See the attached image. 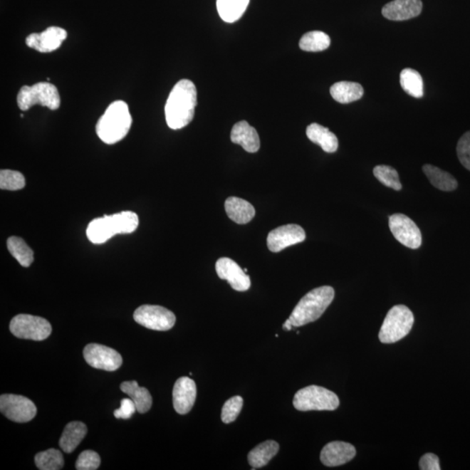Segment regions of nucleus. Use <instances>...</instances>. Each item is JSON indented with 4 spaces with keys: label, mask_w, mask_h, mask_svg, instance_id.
<instances>
[{
    "label": "nucleus",
    "mask_w": 470,
    "mask_h": 470,
    "mask_svg": "<svg viewBox=\"0 0 470 470\" xmlns=\"http://www.w3.org/2000/svg\"><path fill=\"white\" fill-rule=\"evenodd\" d=\"M116 234H119V230L113 214L93 219L86 229L89 241L94 244H103Z\"/></svg>",
    "instance_id": "18"
},
{
    "label": "nucleus",
    "mask_w": 470,
    "mask_h": 470,
    "mask_svg": "<svg viewBox=\"0 0 470 470\" xmlns=\"http://www.w3.org/2000/svg\"><path fill=\"white\" fill-rule=\"evenodd\" d=\"M227 216L237 224H246L256 215V209L252 204L238 197H229L225 202Z\"/></svg>",
    "instance_id": "20"
},
{
    "label": "nucleus",
    "mask_w": 470,
    "mask_h": 470,
    "mask_svg": "<svg viewBox=\"0 0 470 470\" xmlns=\"http://www.w3.org/2000/svg\"><path fill=\"white\" fill-rule=\"evenodd\" d=\"M243 407V399L241 397H234L227 400L221 411V420L226 424L236 420Z\"/></svg>",
    "instance_id": "35"
},
{
    "label": "nucleus",
    "mask_w": 470,
    "mask_h": 470,
    "mask_svg": "<svg viewBox=\"0 0 470 470\" xmlns=\"http://www.w3.org/2000/svg\"><path fill=\"white\" fill-rule=\"evenodd\" d=\"M197 387L194 380L183 376L175 382L172 390V403L174 407L179 414L189 413L194 405Z\"/></svg>",
    "instance_id": "15"
},
{
    "label": "nucleus",
    "mask_w": 470,
    "mask_h": 470,
    "mask_svg": "<svg viewBox=\"0 0 470 470\" xmlns=\"http://www.w3.org/2000/svg\"><path fill=\"white\" fill-rule=\"evenodd\" d=\"M7 249L24 268H28L33 262V251L23 239L11 236L7 240Z\"/></svg>",
    "instance_id": "28"
},
{
    "label": "nucleus",
    "mask_w": 470,
    "mask_h": 470,
    "mask_svg": "<svg viewBox=\"0 0 470 470\" xmlns=\"http://www.w3.org/2000/svg\"><path fill=\"white\" fill-rule=\"evenodd\" d=\"M35 464L41 470H60L64 467V457L60 450L50 449L38 453Z\"/></svg>",
    "instance_id": "31"
},
{
    "label": "nucleus",
    "mask_w": 470,
    "mask_h": 470,
    "mask_svg": "<svg viewBox=\"0 0 470 470\" xmlns=\"http://www.w3.org/2000/svg\"><path fill=\"white\" fill-rule=\"evenodd\" d=\"M83 355L85 362L97 370L115 371L123 362L119 352L101 344H88L84 348Z\"/></svg>",
    "instance_id": "11"
},
{
    "label": "nucleus",
    "mask_w": 470,
    "mask_h": 470,
    "mask_svg": "<svg viewBox=\"0 0 470 470\" xmlns=\"http://www.w3.org/2000/svg\"><path fill=\"white\" fill-rule=\"evenodd\" d=\"M26 186V179L21 172L13 170L0 172V188L2 190L18 191Z\"/></svg>",
    "instance_id": "33"
},
{
    "label": "nucleus",
    "mask_w": 470,
    "mask_h": 470,
    "mask_svg": "<svg viewBox=\"0 0 470 470\" xmlns=\"http://www.w3.org/2000/svg\"><path fill=\"white\" fill-rule=\"evenodd\" d=\"M280 446L276 441H266L258 444L249 453V464L253 469L264 467L276 456L279 451Z\"/></svg>",
    "instance_id": "24"
},
{
    "label": "nucleus",
    "mask_w": 470,
    "mask_h": 470,
    "mask_svg": "<svg viewBox=\"0 0 470 470\" xmlns=\"http://www.w3.org/2000/svg\"><path fill=\"white\" fill-rule=\"evenodd\" d=\"M456 152L462 166L470 171V131L464 133L458 141Z\"/></svg>",
    "instance_id": "37"
},
{
    "label": "nucleus",
    "mask_w": 470,
    "mask_h": 470,
    "mask_svg": "<svg viewBox=\"0 0 470 470\" xmlns=\"http://www.w3.org/2000/svg\"><path fill=\"white\" fill-rule=\"evenodd\" d=\"M306 233L303 227L296 224L284 225L273 229L268 235V248L273 253L281 252L288 246L305 241Z\"/></svg>",
    "instance_id": "12"
},
{
    "label": "nucleus",
    "mask_w": 470,
    "mask_h": 470,
    "mask_svg": "<svg viewBox=\"0 0 470 470\" xmlns=\"http://www.w3.org/2000/svg\"><path fill=\"white\" fill-rule=\"evenodd\" d=\"M120 390L135 403L137 411L139 413L145 414L150 410L152 399L150 392L146 387H141L138 382L132 381L121 383Z\"/></svg>",
    "instance_id": "23"
},
{
    "label": "nucleus",
    "mask_w": 470,
    "mask_h": 470,
    "mask_svg": "<svg viewBox=\"0 0 470 470\" xmlns=\"http://www.w3.org/2000/svg\"><path fill=\"white\" fill-rule=\"evenodd\" d=\"M88 434V428L81 422H72L66 426L60 439L61 448L65 453L70 454L75 450L77 446Z\"/></svg>",
    "instance_id": "22"
},
{
    "label": "nucleus",
    "mask_w": 470,
    "mask_h": 470,
    "mask_svg": "<svg viewBox=\"0 0 470 470\" xmlns=\"http://www.w3.org/2000/svg\"><path fill=\"white\" fill-rule=\"evenodd\" d=\"M215 269L219 279L227 281L231 287L236 291L244 292L250 288L249 276L232 258H219Z\"/></svg>",
    "instance_id": "13"
},
{
    "label": "nucleus",
    "mask_w": 470,
    "mask_h": 470,
    "mask_svg": "<svg viewBox=\"0 0 470 470\" xmlns=\"http://www.w3.org/2000/svg\"><path fill=\"white\" fill-rule=\"evenodd\" d=\"M52 325L42 317L19 315L10 323V331L19 339L43 340L52 333Z\"/></svg>",
    "instance_id": "7"
},
{
    "label": "nucleus",
    "mask_w": 470,
    "mask_h": 470,
    "mask_svg": "<svg viewBox=\"0 0 470 470\" xmlns=\"http://www.w3.org/2000/svg\"><path fill=\"white\" fill-rule=\"evenodd\" d=\"M354 446L344 442H329L320 453V461L327 467H337L350 461L355 456Z\"/></svg>",
    "instance_id": "16"
},
{
    "label": "nucleus",
    "mask_w": 470,
    "mask_h": 470,
    "mask_svg": "<svg viewBox=\"0 0 470 470\" xmlns=\"http://www.w3.org/2000/svg\"><path fill=\"white\" fill-rule=\"evenodd\" d=\"M293 403L299 411H333L340 405L339 398L334 392L315 385L298 391Z\"/></svg>",
    "instance_id": "6"
},
{
    "label": "nucleus",
    "mask_w": 470,
    "mask_h": 470,
    "mask_svg": "<svg viewBox=\"0 0 470 470\" xmlns=\"http://www.w3.org/2000/svg\"><path fill=\"white\" fill-rule=\"evenodd\" d=\"M306 133H307L308 138L313 143L319 145L324 152L332 154L338 149V139L335 133L329 131L328 128L324 127L323 125L317 123L309 125Z\"/></svg>",
    "instance_id": "21"
},
{
    "label": "nucleus",
    "mask_w": 470,
    "mask_h": 470,
    "mask_svg": "<svg viewBox=\"0 0 470 470\" xmlns=\"http://www.w3.org/2000/svg\"><path fill=\"white\" fill-rule=\"evenodd\" d=\"M422 10L421 0H394L384 6L382 14L390 21H402L417 17Z\"/></svg>",
    "instance_id": "17"
},
{
    "label": "nucleus",
    "mask_w": 470,
    "mask_h": 470,
    "mask_svg": "<svg viewBox=\"0 0 470 470\" xmlns=\"http://www.w3.org/2000/svg\"><path fill=\"white\" fill-rule=\"evenodd\" d=\"M231 140L234 144L240 145L245 151L254 154L261 147L260 137L256 128L251 127L246 121H240L234 125L231 132Z\"/></svg>",
    "instance_id": "19"
},
{
    "label": "nucleus",
    "mask_w": 470,
    "mask_h": 470,
    "mask_svg": "<svg viewBox=\"0 0 470 470\" xmlns=\"http://www.w3.org/2000/svg\"><path fill=\"white\" fill-rule=\"evenodd\" d=\"M400 82L403 90L414 98L423 96V80L421 74L414 69L406 68L400 75Z\"/></svg>",
    "instance_id": "30"
},
{
    "label": "nucleus",
    "mask_w": 470,
    "mask_h": 470,
    "mask_svg": "<svg viewBox=\"0 0 470 470\" xmlns=\"http://www.w3.org/2000/svg\"><path fill=\"white\" fill-rule=\"evenodd\" d=\"M0 411L9 420L28 422L37 414V407L30 399L22 395L6 394L0 397Z\"/></svg>",
    "instance_id": "9"
},
{
    "label": "nucleus",
    "mask_w": 470,
    "mask_h": 470,
    "mask_svg": "<svg viewBox=\"0 0 470 470\" xmlns=\"http://www.w3.org/2000/svg\"><path fill=\"white\" fill-rule=\"evenodd\" d=\"M133 318L145 328L157 331H167L174 326V313L162 306L142 305L136 309Z\"/></svg>",
    "instance_id": "8"
},
{
    "label": "nucleus",
    "mask_w": 470,
    "mask_h": 470,
    "mask_svg": "<svg viewBox=\"0 0 470 470\" xmlns=\"http://www.w3.org/2000/svg\"><path fill=\"white\" fill-rule=\"evenodd\" d=\"M389 226L394 237L402 245L411 249L420 248L422 233L410 218L402 214H395L390 217Z\"/></svg>",
    "instance_id": "10"
},
{
    "label": "nucleus",
    "mask_w": 470,
    "mask_h": 470,
    "mask_svg": "<svg viewBox=\"0 0 470 470\" xmlns=\"http://www.w3.org/2000/svg\"><path fill=\"white\" fill-rule=\"evenodd\" d=\"M422 170L428 177L429 182L437 189L445 192L456 189L458 187L456 179L449 172L429 164H424Z\"/></svg>",
    "instance_id": "26"
},
{
    "label": "nucleus",
    "mask_w": 470,
    "mask_h": 470,
    "mask_svg": "<svg viewBox=\"0 0 470 470\" xmlns=\"http://www.w3.org/2000/svg\"><path fill=\"white\" fill-rule=\"evenodd\" d=\"M333 99L342 104L351 103L363 96L362 85L355 82L340 81L333 85L330 88Z\"/></svg>",
    "instance_id": "25"
},
{
    "label": "nucleus",
    "mask_w": 470,
    "mask_h": 470,
    "mask_svg": "<svg viewBox=\"0 0 470 470\" xmlns=\"http://www.w3.org/2000/svg\"><path fill=\"white\" fill-rule=\"evenodd\" d=\"M132 119L128 105L122 100L113 102L100 118L96 132L105 144L119 142L130 131Z\"/></svg>",
    "instance_id": "2"
},
{
    "label": "nucleus",
    "mask_w": 470,
    "mask_h": 470,
    "mask_svg": "<svg viewBox=\"0 0 470 470\" xmlns=\"http://www.w3.org/2000/svg\"><path fill=\"white\" fill-rule=\"evenodd\" d=\"M120 234H132L139 226L138 215L131 211H123L113 214Z\"/></svg>",
    "instance_id": "34"
},
{
    "label": "nucleus",
    "mask_w": 470,
    "mask_h": 470,
    "mask_svg": "<svg viewBox=\"0 0 470 470\" xmlns=\"http://www.w3.org/2000/svg\"><path fill=\"white\" fill-rule=\"evenodd\" d=\"M374 175L384 186L392 188L395 191L402 189V183L400 182L399 174L395 168L385 164H380L374 168Z\"/></svg>",
    "instance_id": "32"
},
{
    "label": "nucleus",
    "mask_w": 470,
    "mask_h": 470,
    "mask_svg": "<svg viewBox=\"0 0 470 470\" xmlns=\"http://www.w3.org/2000/svg\"><path fill=\"white\" fill-rule=\"evenodd\" d=\"M293 326L291 323V320H289V318L285 321V323L283 324V329L286 331H290L292 330Z\"/></svg>",
    "instance_id": "40"
},
{
    "label": "nucleus",
    "mask_w": 470,
    "mask_h": 470,
    "mask_svg": "<svg viewBox=\"0 0 470 470\" xmlns=\"http://www.w3.org/2000/svg\"><path fill=\"white\" fill-rule=\"evenodd\" d=\"M250 0H217L219 17L227 23L239 21L244 14Z\"/></svg>",
    "instance_id": "27"
},
{
    "label": "nucleus",
    "mask_w": 470,
    "mask_h": 470,
    "mask_svg": "<svg viewBox=\"0 0 470 470\" xmlns=\"http://www.w3.org/2000/svg\"><path fill=\"white\" fill-rule=\"evenodd\" d=\"M420 469L422 470H440V462L439 458L432 453L424 454L419 462Z\"/></svg>",
    "instance_id": "39"
},
{
    "label": "nucleus",
    "mask_w": 470,
    "mask_h": 470,
    "mask_svg": "<svg viewBox=\"0 0 470 470\" xmlns=\"http://www.w3.org/2000/svg\"><path fill=\"white\" fill-rule=\"evenodd\" d=\"M100 457L98 453L93 450H85L78 456L76 461L78 470H95L100 467Z\"/></svg>",
    "instance_id": "36"
},
{
    "label": "nucleus",
    "mask_w": 470,
    "mask_h": 470,
    "mask_svg": "<svg viewBox=\"0 0 470 470\" xmlns=\"http://www.w3.org/2000/svg\"><path fill=\"white\" fill-rule=\"evenodd\" d=\"M414 315L404 305H397L387 313L379 339L381 343L390 344L399 342L409 335L414 325Z\"/></svg>",
    "instance_id": "4"
},
{
    "label": "nucleus",
    "mask_w": 470,
    "mask_h": 470,
    "mask_svg": "<svg viewBox=\"0 0 470 470\" xmlns=\"http://www.w3.org/2000/svg\"><path fill=\"white\" fill-rule=\"evenodd\" d=\"M197 105V90L189 80H182L172 88L164 107L168 127L178 130L194 119Z\"/></svg>",
    "instance_id": "1"
},
{
    "label": "nucleus",
    "mask_w": 470,
    "mask_h": 470,
    "mask_svg": "<svg viewBox=\"0 0 470 470\" xmlns=\"http://www.w3.org/2000/svg\"><path fill=\"white\" fill-rule=\"evenodd\" d=\"M335 298V290L329 286L313 289L301 298L289 320L293 328L304 326L320 318Z\"/></svg>",
    "instance_id": "3"
},
{
    "label": "nucleus",
    "mask_w": 470,
    "mask_h": 470,
    "mask_svg": "<svg viewBox=\"0 0 470 470\" xmlns=\"http://www.w3.org/2000/svg\"><path fill=\"white\" fill-rule=\"evenodd\" d=\"M137 411L135 403L131 398H125L121 400L120 407L113 412L117 419L131 418L132 415Z\"/></svg>",
    "instance_id": "38"
},
{
    "label": "nucleus",
    "mask_w": 470,
    "mask_h": 470,
    "mask_svg": "<svg viewBox=\"0 0 470 470\" xmlns=\"http://www.w3.org/2000/svg\"><path fill=\"white\" fill-rule=\"evenodd\" d=\"M17 102L22 111H27L35 105L57 110L61 107V96L56 86L48 82H39L31 86H22L18 93Z\"/></svg>",
    "instance_id": "5"
},
{
    "label": "nucleus",
    "mask_w": 470,
    "mask_h": 470,
    "mask_svg": "<svg viewBox=\"0 0 470 470\" xmlns=\"http://www.w3.org/2000/svg\"><path fill=\"white\" fill-rule=\"evenodd\" d=\"M243 270H244V272H245L246 273V272H248V269H246V268H244V269H243Z\"/></svg>",
    "instance_id": "41"
},
{
    "label": "nucleus",
    "mask_w": 470,
    "mask_h": 470,
    "mask_svg": "<svg viewBox=\"0 0 470 470\" xmlns=\"http://www.w3.org/2000/svg\"><path fill=\"white\" fill-rule=\"evenodd\" d=\"M330 38L320 31H309L301 37L299 46L306 52H321L330 46Z\"/></svg>",
    "instance_id": "29"
},
{
    "label": "nucleus",
    "mask_w": 470,
    "mask_h": 470,
    "mask_svg": "<svg viewBox=\"0 0 470 470\" xmlns=\"http://www.w3.org/2000/svg\"><path fill=\"white\" fill-rule=\"evenodd\" d=\"M68 38L65 29L51 26L41 33H31L26 38V46L39 53H51L60 48L63 41Z\"/></svg>",
    "instance_id": "14"
}]
</instances>
